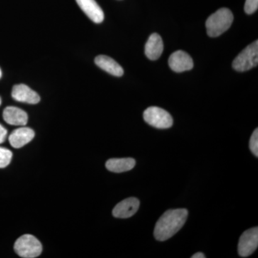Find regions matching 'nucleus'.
Wrapping results in <instances>:
<instances>
[{
	"instance_id": "nucleus-13",
	"label": "nucleus",
	"mask_w": 258,
	"mask_h": 258,
	"mask_svg": "<svg viewBox=\"0 0 258 258\" xmlns=\"http://www.w3.org/2000/svg\"><path fill=\"white\" fill-rule=\"evenodd\" d=\"M164 50V43L160 35L152 34L145 45V55L151 60L159 59Z\"/></svg>"
},
{
	"instance_id": "nucleus-22",
	"label": "nucleus",
	"mask_w": 258,
	"mask_h": 258,
	"mask_svg": "<svg viewBox=\"0 0 258 258\" xmlns=\"http://www.w3.org/2000/svg\"><path fill=\"white\" fill-rule=\"evenodd\" d=\"M1 103H2V99H1V97H0V105H1Z\"/></svg>"
},
{
	"instance_id": "nucleus-5",
	"label": "nucleus",
	"mask_w": 258,
	"mask_h": 258,
	"mask_svg": "<svg viewBox=\"0 0 258 258\" xmlns=\"http://www.w3.org/2000/svg\"><path fill=\"white\" fill-rule=\"evenodd\" d=\"M144 119L148 124L160 129L172 126L173 118L165 110L159 107L152 106L144 112Z\"/></svg>"
},
{
	"instance_id": "nucleus-11",
	"label": "nucleus",
	"mask_w": 258,
	"mask_h": 258,
	"mask_svg": "<svg viewBox=\"0 0 258 258\" xmlns=\"http://www.w3.org/2000/svg\"><path fill=\"white\" fill-rule=\"evenodd\" d=\"M85 14L95 23L99 24L104 20V13L96 0H76Z\"/></svg>"
},
{
	"instance_id": "nucleus-1",
	"label": "nucleus",
	"mask_w": 258,
	"mask_h": 258,
	"mask_svg": "<svg viewBox=\"0 0 258 258\" xmlns=\"http://www.w3.org/2000/svg\"><path fill=\"white\" fill-rule=\"evenodd\" d=\"M187 216L186 209L169 210L164 212L158 220L154 228V235L156 240L161 242L169 240L181 230L186 221Z\"/></svg>"
},
{
	"instance_id": "nucleus-19",
	"label": "nucleus",
	"mask_w": 258,
	"mask_h": 258,
	"mask_svg": "<svg viewBox=\"0 0 258 258\" xmlns=\"http://www.w3.org/2000/svg\"><path fill=\"white\" fill-rule=\"evenodd\" d=\"M7 136H8V131L3 125L0 124V144L4 143L5 141L6 140Z\"/></svg>"
},
{
	"instance_id": "nucleus-16",
	"label": "nucleus",
	"mask_w": 258,
	"mask_h": 258,
	"mask_svg": "<svg viewBox=\"0 0 258 258\" xmlns=\"http://www.w3.org/2000/svg\"><path fill=\"white\" fill-rule=\"evenodd\" d=\"M13 153L9 149L0 147V169L7 167L12 161Z\"/></svg>"
},
{
	"instance_id": "nucleus-9",
	"label": "nucleus",
	"mask_w": 258,
	"mask_h": 258,
	"mask_svg": "<svg viewBox=\"0 0 258 258\" xmlns=\"http://www.w3.org/2000/svg\"><path fill=\"white\" fill-rule=\"evenodd\" d=\"M140 202L137 198L125 199L118 203L113 210V217L126 219L133 216L138 211Z\"/></svg>"
},
{
	"instance_id": "nucleus-18",
	"label": "nucleus",
	"mask_w": 258,
	"mask_h": 258,
	"mask_svg": "<svg viewBox=\"0 0 258 258\" xmlns=\"http://www.w3.org/2000/svg\"><path fill=\"white\" fill-rule=\"evenodd\" d=\"M258 0H246L244 4V11L247 14L250 15L257 11Z\"/></svg>"
},
{
	"instance_id": "nucleus-10",
	"label": "nucleus",
	"mask_w": 258,
	"mask_h": 258,
	"mask_svg": "<svg viewBox=\"0 0 258 258\" xmlns=\"http://www.w3.org/2000/svg\"><path fill=\"white\" fill-rule=\"evenodd\" d=\"M34 137L35 132L32 128L23 126L12 132L9 137V142L12 147L19 149L30 143Z\"/></svg>"
},
{
	"instance_id": "nucleus-2",
	"label": "nucleus",
	"mask_w": 258,
	"mask_h": 258,
	"mask_svg": "<svg viewBox=\"0 0 258 258\" xmlns=\"http://www.w3.org/2000/svg\"><path fill=\"white\" fill-rule=\"evenodd\" d=\"M234 17L227 8H221L209 17L206 22L207 32L210 37L220 36L232 25Z\"/></svg>"
},
{
	"instance_id": "nucleus-21",
	"label": "nucleus",
	"mask_w": 258,
	"mask_h": 258,
	"mask_svg": "<svg viewBox=\"0 0 258 258\" xmlns=\"http://www.w3.org/2000/svg\"><path fill=\"white\" fill-rule=\"evenodd\" d=\"M2 75H3V74H2V71L1 69H0V79L2 78Z\"/></svg>"
},
{
	"instance_id": "nucleus-8",
	"label": "nucleus",
	"mask_w": 258,
	"mask_h": 258,
	"mask_svg": "<svg viewBox=\"0 0 258 258\" xmlns=\"http://www.w3.org/2000/svg\"><path fill=\"white\" fill-rule=\"evenodd\" d=\"M12 97L15 101L29 104H37L40 101V96L25 84L15 85L12 91Z\"/></svg>"
},
{
	"instance_id": "nucleus-17",
	"label": "nucleus",
	"mask_w": 258,
	"mask_h": 258,
	"mask_svg": "<svg viewBox=\"0 0 258 258\" xmlns=\"http://www.w3.org/2000/svg\"><path fill=\"white\" fill-rule=\"evenodd\" d=\"M249 149L256 157H258V129L256 128L249 140Z\"/></svg>"
},
{
	"instance_id": "nucleus-7",
	"label": "nucleus",
	"mask_w": 258,
	"mask_h": 258,
	"mask_svg": "<svg viewBox=\"0 0 258 258\" xmlns=\"http://www.w3.org/2000/svg\"><path fill=\"white\" fill-rule=\"evenodd\" d=\"M169 67L176 73L189 71L194 67L192 58L189 54L182 50L173 52L169 58Z\"/></svg>"
},
{
	"instance_id": "nucleus-14",
	"label": "nucleus",
	"mask_w": 258,
	"mask_h": 258,
	"mask_svg": "<svg viewBox=\"0 0 258 258\" xmlns=\"http://www.w3.org/2000/svg\"><path fill=\"white\" fill-rule=\"evenodd\" d=\"M95 63L103 71L113 76L120 77L123 75V69L116 61L106 55H98L95 59Z\"/></svg>"
},
{
	"instance_id": "nucleus-12",
	"label": "nucleus",
	"mask_w": 258,
	"mask_h": 258,
	"mask_svg": "<svg viewBox=\"0 0 258 258\" xmlns=\"http://www.w3.org/2000/svg\"><path fill=\"white\" fill-rule=\"evenodd\" d=\"M3 118L8 124L25 126L28 123L26 112L14 106H8L3 111Z\"/></svg>"
},
{
	"instance_id": "nucleus-20",
	"label": "nucleus",
	"mask_w": 258,
	"mask_h": 258,
	"mask_svg": "<svg viewBox=\"0 0 258 258\" xmlns=\"http://www.w3.org/2000/svg\"><path fill=\"white\" fill-rule=\"evenodd\" d=\"M191 258H205V255L203 252H198V253L193 254Z\"/></svg>"
},
{
	"instance_id": "nucleus-6",
	"label": "nucleus",
	"mask_w": 258,
	"mask_h": 258,
	"mask_svg": "<svg viewBox=\"0 0 258 258\" xmlns=\"http://www.w3.org/2000/svg\"><path fill=\"white\" fill-rule=\"evenodd\" d=\"M258 246V228L253 227L246 230L241 235L238 243V253L240 257L251 255Z\"/></svg>"
},
{
	"instance_id": "nucleus-15",
	"label": "nucleus",
	"mask_w": 258,
	"mask_h": 258,
	"mask_svg": "<svg viewBox=\"0 0 258 258\" xmlns=\"http://www.w3.org/2000/svg\"><path fill=\"white\" fill-rule=\"evenodd\" d=\"M135 165L136 161L132 158L111 159L106 163V169L114 173H122L132 170Z\"/></svg>"
},
{
	"instance_id": "nucleus-3",
	"label": "nucleus",
	"mask_w": 258,
	"mask_h": 258,
	"mask_svg": "<svg viewBox=\"0 0 258 258\" xmlns=\"http://www.w3.org/2000/svg\"><path fill=\"white\" fill-rule=\"evenodd\" d=\"M15 252L20 257L35 258L42 252V246L36 237L32 235H24L19 237L14 245Z\"/></svg>"
},
{
	"instance_id": "nucleus-4",
	"label": "nucleus",
	"mask_w": 258,
	"mask_h": 258,
	"mask_svg": "<svg viewBox=\"0 0 258 258\" xmlns=\"http://www.w3.org/2000/svg\"><path fill=\"white\" fill-rule=\"evenodd\" d=\"M258 63V41L256 40L244 49L235 57L232 67L239 72L249 71L256 67Z\"/></svg>"
}]
</instances>
